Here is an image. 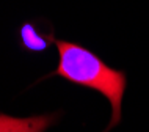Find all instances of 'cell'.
<instances>
[{
	"label": "cell",
	"mask_w": 149,
	"mask_h": 132,
	"mask_svg": "<svg viewBox=\"0 0 149 132\" xmlns=\"http://www.w3.org/2000/svg\"><path fill=\"white\" fill-rule=\"evenodd\" d=\"M57 49L60 60L55 74L77 85L93 88L108 99L111 105V121L104 131L108 132L121 119V104L127 85L126 74L108 68L97 55L80 44L57 41Z\"/></svg>",
	"instance_id": "6da1fadb"
},
{
	"label": "cell",
	"mask_w": 149,
	"mask_h": 132,
	"mask_svg": "<svg viewBox=\"0 0 149 132\" xmlns=\"http://www.w3.org/2000/svg\"><path fill=\"white\" fill-rule=\"evenodd\" d=\"M50 123V117L13 118L0 115V132H44Z\"/></svg>",
	"instance_id": "7a4b0ae2"
},
{
	"label": "cell",
	"mask_w": 149,
	"mask_h": 132,
	"mask_svg": "<svg viewBox=\"0 0 149 132\" xmlns=\"http://www.w3.org/2000/svg\"><path fill=\"white\" fill-rule=\"evenodd\" d=\"M21 38H22L24 46L30 50H42L47 47V41L35 30L33 25H30V24H27V25H24L21 29Z\"/></svg>",
	"instance_id": "3957f363"
}]
</instances>
